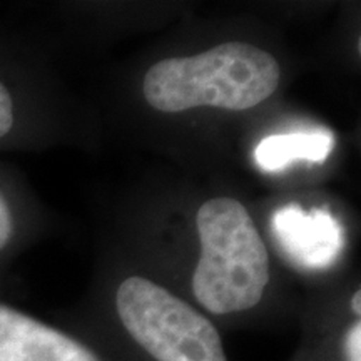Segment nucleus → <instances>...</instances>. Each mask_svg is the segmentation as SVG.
Listing matches in <instances>:
<instances>
[{"label":"nucleus","mask_w":361,"mask_h":361,"mask_svg":"<svg viewBox=\"0 0 361 361\" xmlns=\"http://www.w3.org/2000/svg\"><path fill=\"white\" fill-rule=\"evenodd\" d=\"M201 258L191 278L194 301L214 316L247 314L264 301L269 255L250 213L233 197H214L196 216Z\"/></svg>","instance_id":"f257e3e1"},{"label":"nucleus","mask_w":361,"mask_h":361,"mask_svg":"<svg viewBox=\"0 0 361 361\" xmlns=\"http://www.w3.org/2000/svg\"><path fill=\"white\" fill-rule=\"evenodd\" d=\"M273 233L279 246L305 269H326L343 251L341 224L326 209L290 204L273 214Z\"/></svg>","instance_id":"39448f33"},{"label":"nucleus","mask_w":361,"mask_h":361,"mask_svg":"<svg viewBox=\"0 0 361 361\" xmlns=\"http://www.w3.org/2000/svg\"><path fill=\"white\" fill-rule=\"evenodd\" d=\"M112 316L146 361H229L216 324L147 278L129 276L116 288Z\"/></svg>","instance_id":"7ed1b4c3"},{"label":"nucleus","mask_w":361,"mask_h":361,"mask_svg":"<svg viewBox=\"0 0 361 361\" xmlns=\"http://www.w3.org/2000/svg\"><path fill=\"white\" fill-rule=\"evenodd\" d=\"M279 66L256 45L228 42L192 57L157 62L147 71L146 101L162 112L213 106L246 111L266 101L279 84Z\"/></svg>","instance_id":"f03ea898"},{"label":"nucleus","mask_w":361,"mask_h":361,"mask_svg":"<svg viewBox=\"0 0 361 361\" xmlns=\"http://www.w3.org/2000/svg\"><path fill=\"white\" fill-rule=\"evenodd\" d=\"M13 233H16V219H13V211L8 204L7 196L0 189V252H2L12 241Z\"/></svg>","instance_id":"6e6552de"},{"label":"nucleus","mask_w":361,"mask_h":361,"mask_svg":"<svg viewBox=\"0 0 361 361\" xmlns=\"http://www.w3.org/2000/svg\"><path fill=\"white\" fill-rule=\"evenodd\" d=\"M16 128V99L11 89L0 79V141L6 139Z\"/></svg>","instance_id":"0eeeda50"},{"label":"nucleus","mask_w":361,"mask_h":361,"mask_svg":"<svg viewBox=\"0 0 361 361\" xmlns=\"http://www.w3.org/2000/svg\"><path fill=\"white\" fill-rule=\"evenodd\" d=\"M0 361H104L64 329L0 303Z\"/></svg>","instance_id":"20e7f679"},{"label":"nucleus","mask_w":361,"mask_h":361,"mask_svg":"<svg viewBox=\"0 0 361 361\" xmlns=\"http://www.w3.org/2000/svg\"><path fill=\"white\" fill-rule=\"evenodd\" d=\"M335 141L326 130L269 135L256 146L255 159L264 171H281L298 159L323 162L331 152Z\"/></svg>","instance_id":"423d86ee"}]
</instances>
